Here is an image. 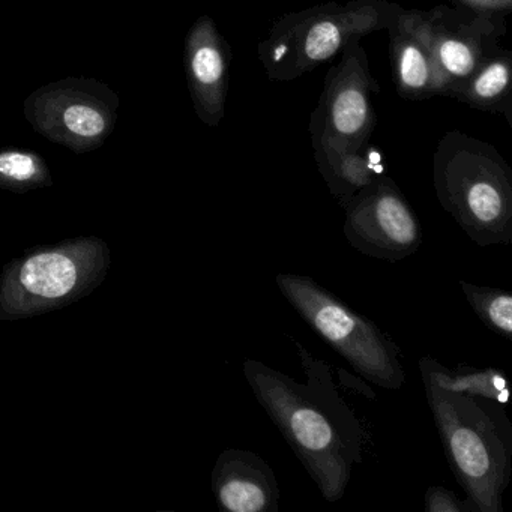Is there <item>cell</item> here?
Here are the masks:
<instances>
[{
    "label": "cell",
    "instance_id": "1",
    "mask_svg": "<svg viewBox=\"0 0 512 512\" xmlns=\"http://www.w3.org/2000/svg\"><path fill=\"white\" fill-rule=\"evenodd\" d=\"M289 338L301 359L304 382L256 359L244 362L245 379L323 499L338 502L346 493L353 467L364 461L368 433L341 397L328 362Z\"/></svg>",
    "mask_w": 512,
    "mask_h": 512
},
{
    "label": "cell",
    "instance_id": "2",
    "mask_svg": "<svg viewBox=\"0 0 512 512\" xmlns=\"http://www.w3.org/2000/svg\"><path fill=\"white\" fill-rule=\"evenodd\" d=\"M424 383L449 467L478 512H503L512 473V424L505 406Z\"/></svg>",
    "mask_w": 512,
    "mask_h": 512
},
{
    "label": "cell",
    "instance_id": "3",
    "mask_svg": "<svg viewBox=\"0 0 512 512\" xmlns=\"http://www.w3.org/2000/svg\"><path fill=\"white\" fill-rule=\"evenodd\" d=\"M442 208L479 247L512 242V172L499 152L466 134L449 133L434 155Z\"/></svg>",
    "mask_w": 512,
    "mask_h": 512
},
{
    "label": "cell",
    "instance_id": "4",
    "mask_svg": "<svg viewBox=\"0 0 512 512\" xmlns=\"http://www.w3.org/2000/svg\"><path fill=\"white\" fill-rule=\"evenodd\" d=\"M112 254L97 236L35 247L0 274V320L31 319L91 295L109 274Z\"/></svg>",
    "mask_w": 512,
    "mask_h": 512
},
{
    "label": "cell",
    "instance_id": "5",
    "mask_svg": "<svg viewBox=\"0 0 512 512\" xmlns=\"http://www.w3.org/2000/svg\"><path fill=\"white\" fill-rule=\"evenodd\" d=\"M275 283L304 322L365 380L388 391L406 383L400 347L373 320L307 275L280 272Z\"/></svg>",
    "mask_w": 512,
    "mask_h": 512
},
{
    "label": "cell",
    "instance_id": "6",
    "mask_svg": "<svg viewBox=\"0 0 512 512\" xmlns=\"http://www.w3.org/2000/svg\"><path fill=\"white\" fill-rule=\"evenodd\" d=\"M394 8L361 0L346 7L328 4L292 14L275 25L260 47L263 64L271 79H295L325 64L362 35L388 28L397 16Z\"/></svg>",
    "mask_w": 512,
    "mask_h": 512
},
{
    "label": "cell",
    "instance_id": "7",
    "mask_svg": "<svg viewBox=\"0 0 512 512\" xmlns=\"http://www.w3.org/2000/svg\"><path fill=\"white\" fill-rule=\"evenodd\" d=\"M121 98L92 77H67L35 89L23 115L35 133L76 154L97 151L115 131Z\"/></svg>",
    "mask_w": 512,
    "mask_h": 512
},
{
    "label": "cell",
    "instance_id": "8",
    "mask_svg": "<svg viewBox=\"0 0 512 512\" xmlns=\"http://www.w3.org/2000/svg\"><path fill=\"white\" fill-rule=\"evenodd\" d=\"M344 212V236L365 256L397 263L421 247L418 215L392 179H374L344 206Z\"/></svg>",
    "mask_w": 512,
    "mask_h": 512
},
{
    "label": "cell",
    "instance_id": "9",
    "mask_svg": "<svg viewBox=\"0 0 512 512\" xmlns=\"http://www.w3.org/2000/svg\"><path fill=\"white\" fill-rule=\"evenodd\" d=\"M422 34L433 62L434 92L457 94L470 77L496 55L494 38L499 35V19L436 8L418 13Z\"/></svg>",
    "mask_w": 512,
    "mask_h": 512
},
{
    "label": "cell",
    "instance_id": "10",
    "mask_svg": "<svg viewBox=\"0 0 512 512\" xmlns=\"http://www.w3.org/2000/svg\"><path fill=\"white\" fill-rule=\"evenodd\" d=\"M343 64L329 73L322 103L317 109L319 121L314 133V148L361 149L370 136L371 89L376 83L371 79L367 58L361 47L352 41L346 47Z\"/></svg>",
    "mask_w": 512,
    "mask_h": 512
},
{
    "label": "cell",
    "instance_id": "11",
    "mask_svg": "<svg viewBox=\"0 0 512 512\" xmlns=\"http://www.w3.org/2000/svg\"><path fill=\"white\" fill-rule=\"evenodd\" d=\"M226 41L208 16L200 17L185 40V73L194 110L203 124L217 127L224 116L229 88Z\"/></svg>",
    "mask_w": 512,
    "mask_h": 512
},
{
    "label": "cell",
    "instance_id": "12",
    "mask_svg": "<svg viewBox=\"0 0 512 512\" xmlns=\"http://www.w3.org/2000/svg\"><path fill=\"white\" fill-rule=\"evenodd\" d=\"M218 506L229 512H277L280 488L272 467L245 449H226L212 470Z\"/></svg>",
    "mask_w": 512,
    "mask_h": 512
},
{
    "label": "cell",
    "instance_id": "13",
    "mask_svg": "<svg viewBox=\"0 0 512 512\" xmlns=\"http://www.w3.org/2000/svg\"><path fill=\"white\" fill-rule=\"evenodd\" d=\"M391 58L398 91L409 100L434 92L433 62L418 13H400L391 25Z\"/></svg>",
    "mask_w": 512,
    "mask_h": 512
},
{
    "label": "cell",
    "instance_id": "14",
    "mask_svg": "<svg viewBox=\"0 0 512 512\" xmlns=\"http://www.w3.org/2000/svg\"><path fill=\"white\" fill-rule=\"evenodd\" d=\"M422 382L439 386L446 391L488 398L497 403L508 404L509 382L500 368H457L451 370L431 356H422L418 361Z\"/></svg>",
    "mask_w": 512,
    "mask_h": 512
},
{
    "label": "cell",
    "instance_id": "15",
    "mask_svg": "<svg viewBox=\"0 0 512 512\" xmlns=\"http://www.w3.org/2000/svg\"><path fill=\"white\" fill-rule=\"evenodd\" d=\"M52 185V170L43 155L29 149H0V193L26 194Z\"/></svg>",
    "mask_w": 512,
    "mask_h": 512
},
{
    "label": "cell",
    "instance_id": "16",
    "mask_svg": "<svg viewBox=\"0 0 512 512\" xmlns=\"http://www.w3.org/2000/svg\"><path fill=\"white\" fill-rule=\"evenodd\" d=\"M511 68V56L508 53H496L481 65L455 97L479 109H496L500 101L508 100Z\"/></svg>",
    "mask_w": 512,
    "mask_h": 512
},
{
    "label": "cell",
    "instance_id": "17",
    "mask_svg": "<svg viewBox=\"0 0 512 512\" xmlns=\"http://www.w3.org/2000/svg\"><path fill=\"white\" fill-rule=\"evenodd\" d=\"M464 298L487 328L506 340H512V293L494 287L460 281Z\"/></svg>",
    "mask_w": 512,
    "mask_h": 512
},
{
    "label": "cell",
    "instance_id": "18",
    "mask_svg": "<svg viewBox=\"0 0 512 512\" xmlns=\"http://www.w3.org/2000/svg\"><path fill=\"white\" fill-rule=\"evenodd\" d=\"M424 508L427 512H478L469 499H458L454 491L445 487H428L424 496Z\"/></svg>",
    "mask_w": 512,
    "mask_h": 512
},
{
    "label": "cell",
    "instance_id": "19",
    "mask_svg": "<svg viewBox=\"0 0 512 512\" xmlns=\"http://www.w3.org/2000/svg\"><path fill=\"white\" fill-rule=\"evenodd\" d=\"M455 4L470 13L484 14V16L499 17L508 14L512 8V0H454Z\"/></svg>",
    "mask_w": 512,
    "mask_h": 512
}]
</instances>
